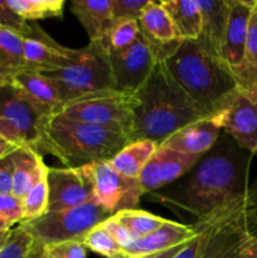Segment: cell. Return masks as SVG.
<instances>
[{
	"mask_svg": "<svg viewBox=\"0 0 257 258\" xmlns=\"http://www.w3.org/2000/svg\"><path fill=\"white\" fill-rule=\"evenodd\" d=\"M86 168L92 179L96 202L108 213L113 216L125 209H136L144 196L139 179L118 174L110 161L91 164Z\"/></svg>",
	"mask_w": 257,
	"mask_h": 258,
	"instance_id": "obj_10",
	"label": "cell"
},
{
	"mask_svg": "<svg viewBox=\"0 0 257 258\" xmlns=\"http://www.w3.org/2000/svg\"><path fill=\"white\" fill-rule=\"evenodd\" d=\"M35 241L22 226L12 229L7 244L0 251V258H29Z\"/></svg>",
	"mask_w": 257,
	"mask_h": 258,
	"instance_id": "obj_32",
	"label": "cell"
},
{
	"mask_svg": "<svg viewBox=\"0 0 257 258\" xmlns=\"http://www.w3.org/2000/svg\"><path fill=\"white\" fill-rule=\"evenodd\" d=\"M160 3L170 17L179 39L196 42L202 28V14L197 0H163Z\"/></svg>",
	"mask_w": 257,
	"mask_h": 258,
	"instance_id": "obj_25",
	"label": "cell"
},
{
	"mask_svg": "<svg viewBox=\"0 0 257 258\" xmlns=\"http://www.w3.org/2000/svg\"><path fill=\"white\" fill-rule=\"evenodd\" d=\"M131 141L151 140L158 145L184 126L209 117L171 77L160 59L136 92Z\"/></svg>",
	"mask_w": 257,
	"mask_h": 258,
	"instance_id": "obj_2",
	"label": "cell"
},
{
	"mask_svg": "<svg viewBox=\"0 0 257 258\" xmlns=\"http://www.w3.org/2000/svg\"><path fill=\"white\" fill-rule=\"evenodd\" d=\"M213 117L239 148L252 155L257 154V100L237 91L226 107Z\"/></svg>",
	"mask_w": 257,
	"mask_h": 258,
	"instance_id": "obj_14",
	"label": "cell"
},
{
	"mask_svg": "<svg viewBox=\"0 0 257 258\" xmlns=\"http://www.w3.org/2000/svg\"><path fill=\"white\" fill-rule=\"evenodd\" d=\"M199 246V233L196 238L191 239L178 254H175L173 258H197V251Z\"/></svg>",
	"mask_w": 257,
	"mask_h": 258,
	"instance_id": "obj_39",
	"label": "cell"
},
{
	"mask_svg": "<svg viewBox=\"0 0 257 258\" xmlns=\"http://www.w3.org/2000/svg\"><path fill=\"white\" fill-rule=\"evenodd\" d=\"M45 154L59 159L66 168H81L110 161L130 139L101 126L53 116L45 131Z\"/></svg>",
	"mask_w": 257,
	"mask_h": 258,
	"instance_id": "obj_4",
	"label": "cell"
},
{
	"mask_svg": "<svg viewBox=\"0 0 257 258\" xmlns=\"http://www.w3.org/2000/svg\"><path fill=\"white\" fill-rule=\"evenodd\" d=\"M101 224H102L103 228L113 237V239L120 244L121 248H123V247H126L127 244H130L131 242L135 239L133 234H131L122 224L118 223L113 217H110V218H107Z\"/></svg>",
	"mask_w": 257,
	"mask_h": 258,
	"instance_id": "obj_37",
	"label": "cell"
},
{
	"mask_svg": "<svg viewBox=\"0 0 257 258\" xmlns=\"http://www.w3.org/2000/svg\"><path fill=\"white\" fill-rule=\"evenodd\" d=\"M252 154L231 138L222 139L209 155L202 158L183 183L158 196L161 203L180 208L203 219L246 193Z\"/></svg>",
	"mask_w": 257,
	"mask_h": 258,
	"instance_id": "obj_1",
	"label": "cell"
},
{
	"mask_svg": "<svg viewBox=\"0 0 257 258\" xmlns=\"http://www.w3.org/2000/svg\"><path fill=\"white\" fill-rule=\"evenodd\" d=\"M47 184L48 212L66 211L96 202L92 179L86 166L48 168Z\"/></svg>",
	"mask_w": 257,
	"mask_h": 258,
	"instance_id": "obj_12",
	"label": "cell"
},
{
	"mask_svg": "<svg viewBox=\"0 0 257 258\" xmlns=\"http://www.w3.org/2000/svg\"><path fill=\"white\" fill-rule=\"evenodd\" d=\"M48 201H49V193H48L47 175H45L22 199L23 222L44 216L48 212Z\"/></svg>",
	"mask_w": 257,
	"mask_h": 258,
	"instance_id": "obj_30",
	"label": "cell"
},
{
	"mask_svg": "<svg viewBox=\"0 0 257 258\" xmlns=\"http://www.w3.org/2000/svg\"><path fill=\"white\" fill-rule=\"evenodd\" d=\"M150 0H111L113 19H140Z\"/></svg>",
	"mask_w": 257,
	"mask_h": 258,
	"instance_id": "obj_34",
	"label": "cell"
},
{
	"mask_svg": "<svg viewBox=\"0 0 257 258\" xmlns=\"http://www.w3.org/2000/svg\"><path fill=\"white\" fill-rule=\"evenodd\" d=\"M32 23V33L24 37V71L50 73L78 62L85 54V48L72 49L63 47L44 32L37 22Z\"/></svg>",
	"mask_w": 257,
	"mask_h": 258,
	"instance_id": "obj_11",
	"label": "cell"
},
{
	"mask_svg": "<svg viewBox=\"0 0 257 258\" xmlns=\"http://www.w3.org/2000/svg\"><path fill=\"white\" fill-rule=\"evenodd\" d=\"M254 0H227V18L219 59L237 80L243 62L249 17Z\"/></svg>",
	"mask_w": 257,
	"mask_h": 258,
	"instance_id": "obj_13",
	"label": "cell"
},
{
	"mask_svg": "<svg viewBox=\"0 0 257 258\" xmlns=\"http://www.w3.org/2000/svg\"><path fill=\"white\" fill-rule=\"evenodd\" d=\"M141 34L160 45H170L180 42L170 17L160 2L150 0L139 19Z\"/></svg>",
	"mask_w": 257,
	"mask_h": 258,
	"instance_id": "obj_23",
	"label": "cell"
},
{
	"mask_svg": "<svg viewBox=\"0 0 257 258\" xmlns=\"http://www.w3.org/2000/svg\"><path fill=\"white\" fill-rule=\"evenodd\" d=\"M49 120L43 117L13 86L0 87V135L8 141L18 148L33 149L43 156Z\"/></svg>",
	"mask_w": 257,
	"mask_h": 258,
	"instance_id": "obj_7",
	"label": "cell"
},
{
	"mask_svg": "<svg viewBox=\"0 0 257 258\" xmlns=\"http://www.w3.org/2000/svg\"><path fill=\"white\" fill-rule=\"evenodd\" d=\"M203 156L188 155L159 146L139 176L144 194L154 193L188 175Z\"/></svg>",
	"mask_w": 257,
	"mask_h": 258,
	"instance_id": "obj_15",
	"label": "cell"
},
{
	"mask_svg": "<svg viewBox=\"0 0 257 258\" xmlns=\"http://www.w3.org/2000/svg\"><path fill=\"white\" fill-rule=\"evenodd\" d=\"M44 76L57 88L63 108L78 101L117 92L107 57L91 43L78 62Z\"/></svg>",
	"mask_w": 257,
	"mask_h": 258,
	"instance_id": "obj_5",
	"label": "cell"
},
{
	"mask_svg": "<svg viewBox=\"0 0 257 258\" xmlns=\"http://www.w3.org/2000/svg\"><path fill=\"white\" fill-rule=\"evenodd\" d=\"M10 234H12V229L10 231H7V232H3V233H0V251H2L3 247L7 244L8 239H9Z\"/></svg>",
	"mask_w": 257,
	"mask_h": 258,
	"instance_id": "obj_44",
	"label": "cell"
},
{
	"mask_svg": "<svg viewBox=\"0 0 257 258\" xmlns=\"http://www.w3.org/2000/svg\"><path fill=\"white\" fill-rule=\"evenodd\" d=\"M10 229H12V226H10L9 223H7L5 221H3V219H0V233L10 231Z\"/></svg>",
	"mask_w": 257,
	"mask_h": 258,
	"instance_id": "obj_45",
	"label": "cell"
},
{
	"mask_svg": "<svg viewBox=\"0 0 257 258\" xmlns=\"http://www.w3.org/2000/svg\"><path fill=\"white\" fill-rule=\"evenodd\" d=\"M71 10L85 28L90 43L98 42L113 22L111 0H72Z\"/></svg>",
	"mask_w": 257,
	"mask_h": 258,
	"instance_id": "obj_21",
	"label": "cell"
},
{
	"mask_svg": "<svg viewBox=\"0 0 257 258\" xmlns=\"http://www.w3.org/2000/svg\"><path fill=\"white\" fill-rule=\"evenodd\" d=\"M112 217L118 223L122 224L135 239L148 236L151 232L156 231L166 221L165 218L140 209H125L113 214Z\"/></svg>",
	"mask_w": 257,
	"mask_h": 258,
	"instance_id": "obj_29",
	"label": "cell"
},
{
	"mask_svg": "<svg viewBox=\"0 0 257 258\" xmlns=\"http://www.w3.org/2000/svg\"><path fill=\"white\" fill-rule=\"evenodd\" d=\"M49 258H50V257H49Z\"/></svg>",
	"mask_w": 257,
	"mask_h": 258,
	"instance_id": "obj_47",
	"label": "cell"
},
{
	"mask_svg": "<svg viewBox=\"0 0 257 258\" xmlns=\"http://www.w3.org/2000/svg\"><path fill=\"white\" fill-rule=\"evenodd\" d=\"M180 42L160 45L149 40L140 33L135 43L127 49L106 54L115 90L122 95H136L153 72L156 63L169 57Z\"/></svg>",
	"mask_w": 257,
	"mask_h": 258,
	"instance_id": "obj_8",
	"label": "cell"
},
{
	"mask_svg": "<svg viewBox=\"0 0 257 258\" xmlns=\"http://www.w3.org/2000/svg\"><path fill=\"white\" fill-rule=\"evenodd\" d=\"M112 217L97 202L82 204L72 209L47 212L39 218L22 222V226L35 242L44 247L70 241L82 242L92 228Z\"/></svg>",
	"mask_w": 257,
	"mask_h": 258,
	"instance_id": "obj_6",
	"label": "cell"
},
{
	"mask_svg": "<svg viewBox=\"0 0 257 258\" xmlns=\"http://www.w3.org/2000/svg\"><path fill=\"white\" fill-rule=\"evenodd\" d=\"M165 64L175 82L209 117L221 112L238 91L221 59L193 40H181L165 58Z\"/></svg>",
	"mask_w": 257,
	"mask_h": 258,
	"instance_id": "obj_3",
	"label": "cell"
},
{
	"mask_svg": "<svg viewBox=\"0 0 257 258\" xmlns=\"http://www.w3.org/2000/svg\"><path fill=\"white\" fill-rule=\"evenodd\" d=\"M140 25L138 20L113 19L107 32L98 42L91 43L105 54L122 52L135 43L140 35Z\"/></svg>",
	"mask_w": 257,
	"mask_h": 258,
	"instance_id": "obj_27",
	"label": "cell"
},
{
	"mask_svg": "<svg viewBox=\"0 0 257 258\" xmlns=\"http://www.w3.org/2000/svg\"><path fill=\"white\" fill-rule=\"evenodd\" d=\"M28 102L45 118H52L63 110V102L57 88L50 80L42 73L22 72L12 83Z\"/></svg>",
	"mask_w": 257,
	"mask_h": 258,
	"instance_id": "obj_18",
	"label": "cell"
},
{
	"mask_svg": "<svg viewBox=\"0 0 257 258\" xmlns=\"http://www.w3.org/2000/svg\"><path fill=\"white\" fill-rule=\"evenodd\" d=\"M198 236V231L194 226L168 221L150 234L141 238L134 239L130 244L122 248V253L126 257H139L145 254L156 253L166 251L169 248L188 243Z\"/></svg>",
	"mask_w": 257,
	"mask_h": 258,
	"instance_id": "obj_17",
	"label": "cell"
},
{
	"mask_svg": "<svg viewBox=\"0 0 257 258\" xmlns=\"http://www.w3.org/2000/svg\"><path fill=\"white\" fill-rule=\"evenodd\" d=\"M189 243V242H188ZM188 243H183L179 244V246L173 247V248H169L166 251H161V252H156V253H151V254H145V256H139V257H126V258H173L175 254H178L184 247L186 246Z\"/></svg>",
	"mask_w": 257,
	"mask_h": 258,
	"instance_id": "obj_40",
	"label": "cell"
},
{
	"mask_svg": "<svg viewBox=\"0 0 257 258\" xmlns=\"http://www.w3.org/2000/svg\"><path fill=\"white\" fill-rule=\"evenodd\" d=\"M239 258H257V236L251 237L247 241Z\"/></svg>",
	"mask_w": 257,
	"mask_h": 258,
	"instance_id": "obj_41",
	"label": "cell"
},
{
	"mask_svg": "<svg viewBox=\"0 0 257 258\" xmlns=\"http://www.w3.org/2000/svg\"><path fill=\"white\" fill-rule=\"evenodd\" d=\"M8 5L27 22L48 18H62L65 0H7Z\"/></svg>",
	"mask_w": 257,
	"mask_h": 258,
	"instance_id": "obj_28",
	"label": "cell"
},
{
	"mask_svg": "<svg viewBox=\"0 0 257 258\" xmlns=\"http://www.w3.org/2000/svg\"><path fill=\"white\" fill-rule=\"evenodd\" d=\"M138 103L139 100L136 95H122L116 92L71 103L58 115L80 122L117 131L130 139L134 123V111Z\"/></svg>",
	"mask_w": 257,
	"mask_h": 258,
	"instance_id": "obj_9",
	"label": "cell"
},
{
	"mask_svg": "<svg viewBox=\"0 0 257 258\" xmlns=\"http://www.w3.org/2000/svg\"><path fill=\"white\" fill-rule=\"evenodd\" d=\"M13 153H14V151H13ZM13 153L0 160V196L12 194L13 173H14Z\"/></svg>",
	"mask_w": 257,
	"mask_h": 258,
	"instance_id": "obj_38",
	"label": "cell"
},
{
	"mask_svg": "<svg viewBox=\"0 0 257 258\" xmlns=\"http://www.w3.org/2000/svg\"><path fill=\"white\" fill-rule=\"evenodd\" d=\"M24 67V37L0 27V87L12 86Z\"/></svg>",
	"mask_w": 257,
	"mask_h": 258,
	"instance_id": "obj_22",
	"label": "cell"
},
{
	"mask_svg": "<svg viewBox=\"0 0 257 258\" xmlns=\"http://www.w3.org/2000/svg\"><path fill=\"white\" fill-rule=\"evenodd\" d=\"M82 243L86 248L106 258H112L122 253V248H121L120 244L103 228L102 224H98L95 228L91 229L83 237Z\"/></svg>",
	"mask_w": 257,
	"mask_h": 258,
	"instance_id": "obj_31",
	"label": "cell"
},
{
	"mask_svg": "<svg viewBox=\"0 0 257 258\" xmlns=\"http://www.w3.org/2000/svg\"><path fill=\"white\" fill-rule=\"evenodd\" d=\"M17 149H18L17 145L12 144L10 141H8L7 139L3 138V136L0 135V160L4 159L5 156L10 155V154H12L13 151L17 150Z\"/></svg>",
	"mask_w": 257,
	"mask_h": 258,
	"instance_id": "obj_42",
	"label": "cell"
},
{
	"mask_svg": "<svg viewBox=\"0 0 257 258\" xmlns=\"http://www.w3.org/2000/svg\"><path fill=\"white\" fill-rule=\"evenodd\" d=\"M112 258H126V256L123 253H120V254H117V256H115V257H112Z\"/></svg>",
	"mask_w": 257,
	"mask_h": 258,
	"instance_id": "obj_46",
	"label": "cell"
},
{
	"mask_svg": "<svg viewBox=\"0 0 257 258\" xmlns=\"http://www.w3.org/2000/svg\"><path fill=\"white\" fill-rule=\"evenodd\" d=\"M13 161L12 194L22 201L28 191L47 175L48 166L43 161V156L30 148H18L13 153Z\"/></svg>",
	"mask_w": 257,
	"mask_h": 258,
	"instance_id": "obj_20",
	"label": "cell"
},
{
	"mask_svg": "<svg viewBox=\"0 0 257 258\" xmlns=\"http://www.w3.org/2000/svg\"><path fill=\"white\" fill-rule=\"evenodd\" d=\"M29 258H49V254H48V251H47V247H44L43 244L35 242V246H34V248H33Z\"/></svg>",
	"mask_w": 257,
	"mask_h": 258,
	"instance_id": "obj_43",
	"label": "cell"
},
{
	"mask_svg": "<svg viewBox=\"0 0 257 258\" xmlns=\"http://www.w3.org/2000/svg\"><path fill=\"white\" fill-rule=\"evenodd\" d=\"M86 247L80 241H70L47 247L50 258H87Z\"/></svg>",
	"mask_w": 257,
	"mask_h": 258,
	"instance_id": "obj_36",
	"label": "cell"
},
{
	"mask_svg": "<svg viewBox=\"0 0 257 258\" xmlns=\"http://www.w3.org/2000/svg\"><path fill=\"white\" fill-rule=\"evenodd\" d=\"M159 145L151 140H135L121 149L110 160L111 166L121 175L130 179H139Z\"/></svg>",
	"mask_w": 257,
	"mask_h": 258,
	"instance_id": "obj_24",
	"label": "cell"
},
{
	"mask_svg": "<svg viewBox=\"0 0 257 258\" xmlns=\"http://www.w3.org/2000/svg\"><path fill=\"white\" fill-rule=\"evenodd\" d=\"M0 219L14 226L23 222V204L20 199L13 194L0 196Z\"/></svg>",
	"mask_w": 257,
	"mask_h": 258,
	"instance_id": "obj_35",
	"label": "cell"
},
{
	"mask_svg": "<svg viewBox=\"0 0 257 258\" xmlns=\"http://www.w3.org/2000/svg\"><path fill=\"white\" fill-rule=\"evenodd\" d=\"M202 14V28L196 40L204 50L219 58L227 18V0H197Z\"/></svg>",
	"mask_w": 257,
	"mask_h": 258,
	"instance_id": "obj_19",
	"label": "cell"
},
{
	"mask_svg": "<svg viewBox=\"0 0 257 258\" xmlns=\"http://www.w3.org/2000/svg\"><path fill=\"white\" fill-rule=\"evenodd\" d=\"M236 83L239 92L251 100H257V0L249 17L243 62Z\"/></svg>",
	"mask_w": 257,
	"mask_h": 258,
	"instance_id": "obj_26",
	"label": "cell"
},
{
	"mask_svg": "<svg viewBox=\"0 0 257 258\" xmlns=\"http://www.w3.org/2000/svg\"><path fill=\"white\" fill-rule=\"evenodd\" d=\"M0 27L8 28L27 37L32 33V23L20 18L12 8L8 5L7 0H0Z\"/></svg>",
	"mask_w": 257,
	"mask_h": 258,
	"instance_id": "obj_33",
	"label": "cell"
},
{
	"mask_svg": "<svg viewBox=\"0 0 257 258\" xmlns=\"http://www.w3.org/2000/svg\"><path fill=\"white\" fill-rule=\"evenodd\" d=\"M221 133V126L212 116L184 126L159 146L188 155L203 156L216 146Z\"/></svg>",
	"mask_w": 257,
	"mask_h": 258,
	"instance_id": "obj_16",
	"label": "cell"
}]
</instances>
